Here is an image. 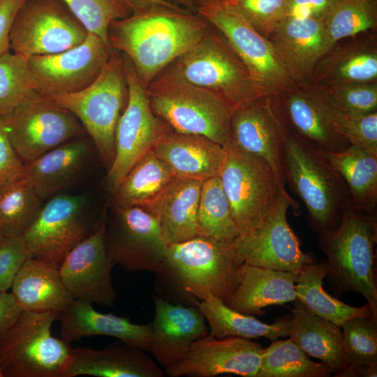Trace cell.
<instances>
[{"label":"cell","mask_w":377,"mask_h":377,"mask_svg":"<svg viewBox=\"0 0 377 377\" xmlns=\"http://www.w3.org/2000/svg\"><path fill=\"white\" fill-rule=\"evenodd\" d=\"M212 27L197 12L159 7L112 21L107 36L111 47L131 61L140 82L147 87Z\"/></svg>","instance_id":"cell-1"},{"label":"cell","mask_w":377,"mask_h":377,"mask_svg":"<svg viewBox=\"0 0 377 377\" xmlns=\"http://www.w3.org/2000/svg\"><path fill=\"white\" fill-rule=\"evenodd\" d=\"M376 212L353 207L343 211L336 228L318 236V245L327 258L326 277L333 294L340 297L350 291L359 293L376 318Z\"/></svg>","instance_id":"cell-2"},{"label":"cell","mask_w":377,"mask_h":377,"mask_svg":"<svg viewBox=\"0 0 377 377\" xmlns=\"http://www.w3.org/2000/svg\"><path fill=\"white\" fill-rule=\"evenodd\" d=\"M283 172L286 184L304 202L312 230L334 229L343 211L353 207L345 181L323 151L285 128Z\"/></svg>","instance_id":"cell-3"},{"label":"cell","mask_w":377,"mask_h":377,"mask_svg":"<svg viewBox=\"0 0 377 377\" xmlns=\"http://www.w3.org/2000/svg\"><path fill=\"white\" fill-rule=\"evenodd\" d=\"M154 112L172 130L206 137L226 147L235 108L217 95L167 68L146 87Z\"/></svg>","instance_id":"cell-4"},{"label":"cell","mask_w":377,"mask_h":377,"mask_svg":"<svg viewBox=\"0 0 377 377\" xmlns=\"http://www.w3.org/2000/svg\"><path fill=\"white\" fill-rule=\"evenodd\" d=\"M165 68L217 95L235 109L265 96L222 34H208Z\"/></svg>","instance_id":"cell-5"},{"label":"cell","mask_w":377,"mask_h":377,"mask_svg":"<svg viewBox=\"0 0 377 377\" xmlns=\"http://www.w3.org/2000/svg\"><path fill=\"white\" fill-rule=\"evenodd\" d=\"M57 316L54 311H22L0 338L3 377H66L73 348L52 334Z\"/></svg>","instance_id":"cell-6"},{"label":"cell","mask_w":377,"mask_h":377,"mask_svg":"<svg viewBox=\"0 0 377 377\" xmlns=\"http://www.w3.org/2000/svg\"><path fill=\"white\" fill-rule=\"evenodd\" d=\"M242 263L233 244L199 235L169 245L156 274L176 284L193 304L206 295L225 302L233 290Z\"/></svg>","instance_id":"cell-7"},{"label":"cell","mask_w":377,"mask_h":377,"mask_svg":"<svg viewBox=\"0 0 377 377\" xmlns=\"http://www.w3.org/2000/svg\"><path fill=\"white\" fill-rule=\"evenodd\" d=\"M47 98L77 117L110 168L114 158L116 126L128 98L123 54L114 49L99 75L84 89Z\"/></svg>","instance_id":"cell-8"},{"label":"cell","mask_w":377,"mask_h":377,"mask_svg":"<svg viewBox=\"0 0 377 377\" xmlns=\"http://www.w3.org/2000/svg\"><path fill=\"white\" fill-rule=\"evenodd\" d=\"M1 119L24 163L85 132L73 113L36 91Z\"/></svg>","instance_id":"cell-9"},{"label":"cell","mask_w":377,"mask_h":377,"mask_svg":"<svg viewBox=\"0 0 377 377\" xmlns=\"http://www.w3.org/2000/svg\"><path fill=\"white\" fill-rule=\"evenodd\" d=\"M219 30L243 62L265 96H274L295 84L269 40L227 3L200 5L196 10Z\"/></svg>","instance_id":"cell-10"},{"label":"cell","mask_w":377,"mask_h":377,"mask_svg":"<svg viewBox=\"0 0 377 377\" xmlns=\"http://www.w3.org/2000/svg\"><path fill=\"white\" fill-rule=\"evenodd\" d=\"M88 34L63 0H24L12 22L10 50L27 58L56 54L82 43Z\"/></svg>","instance_id":"cell-11"},{"label":"cell","mask_w":377,"mask_h":377,"mask_svg":"<svg viewBox=\"0 0 377 377\" xmlns=\"http://www.w3.org/2000/svg\"><path fill=\"white\" fill-rule=\"evenodd\" d=\"M123 54V53H122ZM128 98L114 133V158L107 182L114 192L131 168L171 128L152 110L131 61L123 54Z\"/></svg>","instance_id":"cell-12"},{"label":"cell","mask_w":377,"mask_h":377,"mask_svg":"<svg viewBox=\"0 0 377 377\" xmlns=\"http://www.w3.org/2000/svg\"><path fill=\"white\" fill-rule=\"evenodd\" d=\"M219 177L229 201L240 235L262 220L279 191L276 175L267 162L245 153L232 143Z\"/></svg>","instance_id":"cell-13"},{"label":"cell","mask_w":377,"mask_h":377,"mask_svg":"<svg viewBox=\"0 0 377 377\" xmlns=\"http://www.w3.org/2000/svg\"><path fill=\"white\" fill-rule=\"evenodd\" d=\"M84 195H54L44 205L22 235L34 257L59 268L77 244L103 224L91 221L85 212Z\"/></svg>","instance_id":"cell-14"},{"label":"cell","mask_w":377,"mask_h":377,"mask_svg":"<svg viewBox=\"0 0 377 377\" xmlns=\"http://www.w3.org/2000/svg\"><path fill=\"white\" fill-rule=\"evenodd\" d=\"M289 208L290 202L279 191L257 226L235 242V253L242 263L298 274L304 265L316 260L313 253L302 250L287 221Z\"/></svg>","instance_id":"cell-15"},{"label":"cell","mask_w":377,"mask_h":377,"mask_svg":"<svg viewBox=\"0 0 377 377\" xmlns=\"http://www.w3.org/2000/svg\"><path fill=\"white\" fill-rule=\"evenodd\" d=\"M113 50L102 38L89 32L85 40L74 47L28 57L34 91L48 98L84 89L99 75Z\"/></svg>","instance_id":"cell-16"},{"label":"cell","mask_w":377,"mask_h":377,"mask_svg":"<svg viewBox=\"0 0 377 377\" xmlns=\"http://www.w3.org/2000/svg\"><path fill=\"white\" fill-rule=\"evenodd\" d=\"M116 210L117 219L109 228L106 226V245L110 260L128 272L158 273L169 246L158 219L140 206H119Z\"/></svg>","instance_id":"cell-17"},{"label":"cell","mask_w":377,"mask_h":377,"mask_svg":"<svg viewBox=\"0 0 377 377\" xmlns=\"http://www.w3.org/2000/svg\"><path fill=\"white\" fill-rule=\"evenodd\" d=\"M283 132L284 128L272 110L270 96L261 97L235 109L231 117V143L269 163L276 175L279 191L290 202L291 209L297 216L299 204L286 191L283 177Z\"/></svg>","instance_id":"cell-18"},{"label":"cell","mask_w":377,"mask_h":377,"mask_svg":"<svg viewBox=\"0 0 377 377\" xmlns=\"http://www.w3.org/2000/svg\"><path fill=\"white\" fill-rule=\"evenodd\" d=\"M263 348L249 339L216 338L209 334L195 341L184 357L164 369L170 377H214L235 374L257 377Z\"/></svg>","instance_id":"cell-19"},{"label":"cell","mask_w":377,"mask_h":377,"mask_svg":"<svg viewBox=\"0 0 377 377\" xmlns=\"http://www.w3.org/2000/svg\"><path fill=\"white\" fill-rule=\"evenodd\" d=\"M105 232V223L73 248L58 269L74 299L111 307L117 295L112 282L114 265L108 256Z\"/></svg>","instance_id":"cell-20"},{"label":"cell","mask_w":377,"mask_h":377,"mask_svg":"<svg viewBox=\"0 0 377 377\" xmlns=\"http://www.w3.org/2000/svg\"><path fill=\"white\" fill-rule=\"evenodd\" d=\"M270 101L274 112L286 129L320 149L339 151L350 146L328 119L323 97L316 85H295L270 96Z\"/></svg>","instance_id":"cell-21"},{"label":"cell","mask_w":377,"mask_h":377,"mask_svg":"<svg viewBox=\"0 0 377 377\" xmlns=\"http://www.w3.org/2000/svg\"><path fill=\"white\" fill-rule=\"evenodd\" d=\"M154 316L149 353L164 369L179 362L191 344L209 334L207 322L195 306L172 304L152 295Z\"/></svg>","instance_id":"cell-22"},{"label":"cell","mask_w":377,"mask_h":377,"mask_svg":"<svg viewBox=\"0 0 377 377\" xmlns=\"http://www.w3.org/2000/svg\"><path fill=\"white\" fill-rule=\"evenodd\" d=\"M268 39L292 82L311 84L316 65L326 52L323 21L287 17Z\"/></svg>","instance_id":"cell-23"},{"label":"cell","mask_w":377,"mask_h":377,"mask_svg":"<svg viewBox=\"0 0 377 377\" xmlns=\"http://www.w3.org/2000/svg\"><path fill=\"white\" fill-rule=\"evenodd\" d=\"M93 304L73 299L57 319L61 323V337L71 343L89 336H108L149 351L151 323L136 324L130 319L96 311Z\"/></svg>","instance_id":"cell-24"},{"label":"cell","mask_w":377,"mask_h":377,"mask_svg":"<svg viewBox=\"0 0 377 377\" xmlns=\"http://www.w3.org/2000/svg\"><path fill=\"white\" fill-rule=\"evenodd\" d=\"M163 377L164 369L147 351L118 340L102 349L73 348L66 377Z\"/></svg>","instance_id":"cell-25"},{"label":"cell","mask_w":377,"mask_h":377,"mask_svg":"<svg viewBox=\"0 0 377 377\" xmlns=\"http://www.w3.org/2000/svg\"><path fill=\"white\" fill-rule=\"evenodd\" d=\"M297 274L242 263L236 272L235 283L224 303L231 309L249 315L262 316L264 309L297 299Z\"/></svg>","instance_id":"cell-26"},{"label":"cell","mask_w":377,"mask_h":377,"mask_svg":"<svg viewBox=\"0 0 377 377\" xmlns=\"http://www.w3.org/2000/svg\"><path fill=\"white\" fill-rule=\"evenodd\" d=\"M154 154L174 176L203 182L219 176L226 149L202 135L177 132L170 128L153 148Z\"/></svg>","instance_id":"cell-27"},{"label":"cell","mask_w":377,"mask_h":377,"mask_svg":"<svg viewBox=\"0 0 377 377\" xmlns=\"http://www.w3.org/2000/svg\"><path fill=\"white\" fill-rule=\"evenodd\" d=\"M202 182L174 176L153 200L142 207L158 219L168 245L199 236L197 215Z\"/></svg>","instance_id":"cell-28"},{"label":"cell","mask_w":377,"mask_h":377,"mask_svg":"<svg viewBox=\"0 0 377 377\" xmlns=\"http://www.w3.org/2000/svg\"><path fill=\"white\" fill-rule=\"evenodd\" d=\"M288 336L307 355L327 364L337 377L348 369L341 326L309 311L299 300L293 301Z\"/></svg>","instance_id":"cell-29"},{"label":"cell","mask_w":377,"mask_h":377,"mask_svg":"<svg viewBox=\"0 0 377 377\" xmlns=\"http://www.w3.org/2000/svg\"><path fill=\"white\" fill-rule=\"evenodd\" d=\"M376 80L377 44L374 37L367 36L328 50L316 65L312 84L325 87Z\"/></svg>","instance_id":"cell-30"},{"label":"cell","mask_w":377,"mask_h":377,"mask_svg":"<svg viewBox=\"0 0 377 377\" xmlns=\"http://www.w3.org/2000/svg\"><path fill=\"white\" fill-rule=\"evenodd\" d=\"M11 289L22 309L28 311L59 313L74 299L65 287L59 269L34 256L21 267Z\"/></svg>","instance_id":"cell-31"},{"label":"cell","mask_w":377,"mask_h":377,"mask_svg":"<svg viewBox=\"0 0 377 377\" xmlns=\"http://www.w3.org/2000/svg\"><path fill=\"white\" fill-rule=\"evenodd\" d=\"M89 151L84 140H71L24 163V174L42 201L68 186L83 168Z\"/></svg>","instance_id":"cell-32"},{"label":"cell","mask_w":377,"mask_h":377,"mask_svg":"<svg viewBox=\"0 0 377 377\" xmlns=\"http://www.w3.org/2000/svg\"><path fill=\"white\" fill-rule=\"evenodd\" d=\"M323 153L345 181L353 207L367 213L376 212L377 152L350 145L341 151Z\"/></svg>","instance_id":"cell-33"},{"label":"cell","mask_w":377,"mask_h":377,"mask_svg":"<svg viewBox=\"0 0 377 377\" xmlns=\"http://www.w3.org/2000/svg\"><path fill=\"white\" fill-rule=\"evenodd\" d=\"M203 315L209 327V334L216 337H237L244 339L265 337L275 341L288 336L290 320L281 319L268 324L253 315L237 311L223 300L206 295L194 302Z\"/></svg>","instance_id":"cell-34"},{"label":"cell","mask_w":377,"mask_h":377,"mask_svg":"<svg viewBox=\"0 0 377 377\" xmlns=\"http://www.w3.org/2000/svg\"><path fill=\"white\" fill-rule=\"evenodd\" d=\"M327 272L326 260H315L304 265L295 284L297 300L314 314L339 326L356 316L377 319L367 303L362 306H350L327 293L323 286Z\"/></svg>","instance_id":"cell-35"},{"label":"cell","mask_w":377,"mask_h":377,"mask_svg":"<svg viewBox=\"0 0 377 377\" xmlns=\"http://www.w3.org/2000/svg\"><path fill=\"white\" fill-rule=\"evenodd\" d=\"M173 177L166 164L150 151L131 168L114 192L116 207L147 205Z\"/></svg>","instance_id":"cell-36"},{"label":"cell","mask_w":377,"mask_h":377,"mask_svg":"<svg viewBox=\"0 0 377 377\" xmlns=\"http://www.w3.org/2000/svg\"><path fill=\"white\" fill-rule=\"evenodd\" d=\"M197 221L199 235L228 244L240 236L219 176L202 182Z\"/></svg>","instance_id":"cell-37"},{"label":"cell","mask_w":377,"mask_h":377,"mask_svg":"<svg viewBox=\"0 0 377 377\" xmlns=\"http://www.w3.org/2000/svg\"><path fill=\"white\" fill-rule=\"evenodd\" d=\"M42 202L24 174L1 188L0 237L22 235Z\"/></svg>","instance_id":"cell-38"},{"label":"cell","mask_w":377,"mask_h":377,"mask_svg":"<svg viewBox=\"0 0 377 377\" xmlns=\"http://www.w3.org/2000/svg\"><path fill=\"white\" fill-rule=\"evenodd\" d=\"M332 369L312 361L290 339H276L263 349L257 377H328Z\"/></svg>","instance_id":"cell-39"},{"label":"cell","mask_w":377,"mask_h":377,"mask_svg":"<svg viewBox=\"0 0 377 377\" xmlns=\"http://www.w3.org/2000/svg\"><path fill=\"white\" fill-rule=\"evenodd\" d=\"M377 27V0H339L323 20L326 52L339 41Z\"/></svg>","instance_id":"cell-40"},{"label":"cell","mask_w":377,"mask_h":377,"mask_svg":"<svg viewBox=\"0 0 377 377\" xmlns=\"http://www.w3.org/2000/svg\"><path fill=\"white\" fill-rule=\"evenodd\" d=\"M341 328L348 364L345 377H350L357 367L377 366V319L356 316L345 321Z\"/></svg>","instance_id":"cell-41"},{"label":"cell","mask_w":377,"mask_h":377,"mask_svg":"<svg viewBox=\"0 0 377 377\" xmlns=\"http://www.w3.org/2000/svg\"><path fill=\"white\" fill-rule=\"evenodd\" d=\"M34 91L27 57L10 51L0 55V118Z\"/></svg>","instance_id":"cell-42"},{"label":"cell","mask_w":377,"mask_h":377,"mask_svg":"<svg viewBox=\"0 0 377 377\" xmlns=\"http://www.w3.org/2000/svg\"><path fill=\"white\" fill-rule=\"evenodd\" d=\"M63 1L89 33L98 36L108 44L107 33L110 24L132 14L126 0Z\"/></svg>","instance_id":"cell-43"},{"label":"cell","mask_w":377,"mask_h":377,"mask_svg":"<svg viewBox=\"0 0 377 377\" xmlns=\"http://www.w3.org/2000/svg\"><path fill=\"white\" fill-rule=\"evenodd\" d=\"M323 99L327 117L334 130L345 138L350 145L377 152V111H342L332 107L324 96Z\"/></svg>","instance_id":"cell-44"},{"label":"cell","mask_w":377,"mask_h":377,"mask_svg":"<svg viewBox=\"0 0 377 377\" xmlns=\"http://www.w3.org/2000/svg\"><path fill=\"white\" fill-rule=\"evenodd\" d=\"M317 87L326 101L338 110L353 112L377 111V82Z\"/></svg>","instance_id":"cell-45"},{"label":"cell","mask_w":377,"mask_h":377,"mask_svg":"<svg viewBox=\"0 0 377 377\" xmlns=\"http://www.w3.org/2000/svg\"><path fill=\"white\" fill-rule=\"evenodd\" d=\"M258 32L269 38L286 17V0H227Z\"/></svg>","instance_id":"cell-46"},{"label":"cell","mask_w":377,"mask_h":377,"mask_svg":"<svg viewBox=\"0 0 377 377\" xmlns=\"http://www.w3.org/2000/svg\"><path fill=\"white\" fill-rule=\"evenodd\" d=\"M31 256L22 235L0 237V291L11 288L17 273Z\"/></svg>","instance_id":"cell-47"},{"label":"cell","mask_w":377,"mask_h":377,"mask_svg":"<svg viewBox=\"0 0 377 377\" xmlns=\"http://www.w3.org/2000/svg\"><path fill=\"white\" fill-rule=\"evenodd\" d=\"M24 163L13 149L0 118V188L24 175Z\"/></svg>","instance_id":"cell-48"},{"label":"cell","mask_w":377,"mask_h":377,"mask_svg":"<svg viewBox=\"0 0 377 377\" xmlns=\"http://www.w3.org/2000/svg\"><path fill=\"white\" fill-rule=\"evenodd\" d=\"M339 0H286V17L311 18L323 21Z\"/></svg>","instance_id":"cell-49"},{"label":"cell","mask_w":377,"mask_h":377,"mask_svg":"<svg viewBox=\"0 0 377 377\" xmlns=\"http://www.w3.org/2000/svg\"><path fill=\"white\" fill-rule=\"evenodd\" d=\"M24 0H0V55L10 50V31Z\"/></svg>","instance_id":"cell-50"},{"label":"cell","mask_w":377,"mask_h":377,"mask_svg":"<svg viewBox=\"0 0 377 377\" xmlns=\"http://www.w3.org/2000/svg\"><path fill=\"white\" fill-rule=\"evenodd\" d=\"M22 311L12 293L0 291V338L16 321Z\"/></svg>","instance_id":"cell-51"},{"label":"cell","mask_w":377,"mask_h":377,"mask_svg":"<svg viewBox=\"0 0 377 377\" xmlns=\"http://www.w3.org/2000/svg\"><path fill=\"white\" fill-rule=\"evenodd\" d=\"M132 10V14H138L159 7H168L175 9L183 8L167 0H126Z\"/></svg>","instance_id":"cell-52"},{"label":"cell","mask_w":377,"mask_h":377,"mask_svg":"<svg viewBox=\"0 0 377 377\" xmlns=\"http://www.w3.org/2000/svg\"><path fill=\"white\" fill-rule=\"evenodd\" d=\"M376 377L377 366H364L354 369L350 377Z\"/></svg>","instance_id":"cell-53"},{"label":"cell","mask_w":377,"mask_h":377,"mask_svg":"<svg viewBox=\"0 0 377 377\" xmlns=\"http://www.w3.org/2000/svg\"><path fill=\"white\" fill-rule=\"evenodd\" d=\"M168 1L182 7L188 11L195 13L198 6L197 0H167Z\"/></svg>","instance_id":"cell-54"},{"label":"cell","mask_w":377,"mask_h":377,"mask_svg":"<svg viewBox=\"0 0 377 377\" xmlns=\"http://www.w3.org/2000/svg\"><path fill=\"white\" fill-rule=\"evenodd\" d=\"M198 6L202 4H215L225 2L227 0H197Z\"/></svg>","instance_id":"cell-55"},{"label":"cell","mask_w":377,"mask_h":377,"mask_svg":"<svg viewBox=\"0 0 377 377\" xmlns=\"http://www.w3.org/2000/svg\"><path fill=\"white\" fill-rule=\"evenodd\" d=\"M0 377H3L1 369H0Z\"/></svg>","instance_id":"cell-56"}]
</instances>
